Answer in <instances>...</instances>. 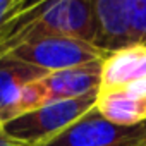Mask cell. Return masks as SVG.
<instances>
[{
  "mask_svg": "<svg viewBox=\"0 0 146 146\" xmlns=\"http://www.w3.org/2000/svg\"><path fill=\"white\" fill-rule=\"evenodd\" d=\"M7 57L40 67L50 74V72L79 67L95 60H103L107 55L84 40L69 36H48L17 46Z\"/></svg>",
  "mask_w": 146,
  "mask_h": 146,
  "instance_id": "cell-3",
  "label": "cell"
},
{
  "mask_svg": "<svg viewBox=\"0 0 146 146\" xmlns=\"http://www.w3.org/2000/svg\"><path fill=\"white\" fill-rule=\"evenodd\" d=\"M46 103H48V95H46V88H45L43 79L29 83L21 90V93L14 98V102L0 113V122L4 125V124L11 122L24 113H29L33 110L41 108Z\"/></svg>",
  "mask_w": 146,
  "mask_h": 146,
  "instance_id": "cell-9",
  "label": "cell"
},
{
  "mask_svg": "<svg viewBox=\"0 0 146 146\" xmlns=\"http://www.w3.org/2000/svg\"><path fill=\"white\" fill-rule=\"evenodd\" d=\"M96 98L98 95H88L76 100L46 103L38 110L4 124L2 131L9 137L17 139L28 146H38L60 134L88 110H91L96 105Z\"/></svg>",
  "mask_w": 146,
  "mask_h": 146,
  "instance_id": "cell-1",
  "label": "cell"
},
{
  "mask_svg": "<svg viewBox=\"0 0 146 146\" xmlns=\"http://www.w3.org/2000/svg\"><path fill=\"white\" fill-rule=\"evenodd\" d=\"M134 45L146 46V0H131Z\"/></svg>",
  "mask_w": 146,
  "mask_h": 146,
  "instance_id": "cell-10",
  "label": "cell"
},
{
  "mask_svg": "<svg viewBox=\"0 0 146 146\" xmlns=\"http://www.w3.org/2000/svg\"><path fill=\"white\" fill-rule=\"evenodd\" d=\"M38 146H146V120L119 125L93 107L60 134Z\"/></svg>",
  "mask_w": 146,
  "mask_h": 146,
  "instance_id": "cell-2",
  "label": "cell"
},
{
  "mask_svg": "<svg viewBox=\"0 0 146 146\" xmlns=\"http://www.w3.org/2000/svg\"><path fill=\"white\" fill-rule=\"evenodd\" d=\"M125 91H129L131 95H134L137 98H146V79H139V81L129 84L125 88Z\"/></svg>",
  "mask_w": 146,
  "mask_h": 146,
  "instance_id": "cell-12",
  "label": "cell"
},
{
  "mask_svg": "<svg viewBox=\"0 0 146 146\" xmlns=\"http://www.w3.org/2000/svg\"><path fill=\"white\" fill-rule=\"evenodd\" d=\"M0 146H28V144H24V143H21V141H17V139L9 137V136L2 131V132H0Z\"/></svg>",
  "mask_w": 146,
  "mask_h": 146,
  "instance_id": "cell-13",
  "label": "cell"
},
{
  "mask_svg": "<svg viewBox=\"0 0 146 146\" xmlns=\"http://www.w3.org/2000/svg\"><path fill=\"white\" fill-rule=\"evenodd\" d=\"M2 127H4V125H2V122H0V132H2Z\"/></svg>",
  "mask_w": 146,
  "mask_h": 146,
  "instance_id": "cell-14",
  "label": "cell"
},
{
  "mask_svg": "<svg viewBox=\"0 0 146 146\" xmlns=\"http://www.w3.org/2000/svg\"><path fill=\"white\" fill-rule=\"evenodd\" d=\"M139 79H146V46L134 45L103 58L100 91L125 90Z\"/></svg>",
  "mask_w": 146,
  "mask_h": 146,
  "instance_id": "cell-6",
  "label": "cell"
},
{
  "mask_svg": "<svg viewBox=\"0 0 146 146\" xmlns=\"http://www.w3.org/2000/svg\"><path fill=\"white\" fill-rule=\"evenodd\" d=\"M31 2L26 0H0V31L2 28L21 11H24Z\"/></svg>",
  "mask_w": 146,
  "mask_h": 146,
  "instance_id": "cell-11",
  "label": "cell"
},
{
  "mask_svg": "<svg viewBox=\"0 0 146 146\" xmlns=\"http://www.w3.org/2000/svg\"><path fill=\"white\" fill-rule=\"evenodd\" d=\"M96 31L91 41L105 55L134 46L131 0H93Z\"/></svg>",
  "mask_w": 146,
  "mask_h": 146,
  "instance_id": "cell-4",
  "label": "cell"
},
{
  "mask_svg": "<svg viewBox=\"0 0 146 146\" xmlns=\"http://www.w3.org/2000/svg\"><path fill=\"white\" fill-rule=\"evenodd\" d=\"M96 110L119 125H136L146 120V98H137L125 90L100 91Z\"/></svg>",
  "mask_w": 146,
  "mask_h": 146,
  "instance_id": "cell-7",
  "label": "cell"
},
{
  "mask_svg": "<svg viewBox=\"0 0 146 146\" xmlns=\"http://www.w3.org/2000/svg\"><path fill=\"white\" fill-rule=\"evenodd\" d=\"M102 65L103 60H95L67 70L50 72L43 79L48 103L98 95L102 88Z\"/></svg>",
  "mask_w": 146,
  "mask_h": 146,
  "instance_id": "cell-5",
  "label": "cell"
},
{
  "mask_svg": "<svg viewBox=\"0 0 146 146\" xmlns=\"http://www.w3.org/2000/svg\"><path fill=\"white\" fill-rule=\"evenodd\" d=\"M46 76V70L21 62L17 58H0V113L14 102V98L21 93V90L26 84L41 81Z\"/></svg>",
  "mask_w": 146,
  "mask_h": 146,
  "instance_id": "cell-8",
  "label": "cell"
}]
</instances>
